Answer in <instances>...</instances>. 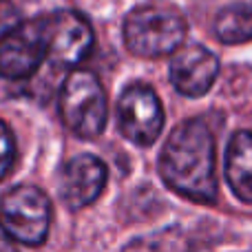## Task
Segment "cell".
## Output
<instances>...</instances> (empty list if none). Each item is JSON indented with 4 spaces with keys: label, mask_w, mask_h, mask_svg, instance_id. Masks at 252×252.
Here are the masks:
<instances>
[{
    "label": "cell",
    "mask_w": 252,
    "mask_h": 252,
    "mask_svg": "<svg viewBox=\"0 0 252 252\" xmlns=\"http://www.w3.org/2000/svg\"><path fill=\"white\" fill-rule=\"evenodd\" d=\"M159 175L179 197L197 204H213L217 199L215 137L204 120H186L170 130L159 155Z\"/></svg>",
    "instance_id": "obj_1"
},
{
    "label": "cell",
    "mask_w": 252,
    "mask_h": 252,
    "mask_svg": "<svg viewBox=\"0 0 252 252\" xmlns=\"http://www.w3.org/2000/svg\"><path fill=\"white\" fill-rule=\"evenodd\" d=\"M186 33V20L173 9L157 4L133 9L124 20V44L139 58L173 56L184 44Z\"/></svg>",
    "instance_id": "obj_2"
},
{
    "label": "cell",
    "mask_w": 252,
    "mask_h": 252,
    "mask_svg": "<svg viewBox=\"0 0 252 252\" xmlns=\"http://www.w3.org/2000/svg\"><path fill=\"white\" fill-rule=\"evenodd\" d=\"M62 124L82 139L102 135L109 120V102L100 80L87 69H75L66 75L60 89Z\"/></svg>",
    "instance_id": "obj_3"
},
{
    "label": "cell",
    "mask_w": 252,
    "mask_h": 252,
    "mask_svg": "<svg viewBox=\"0 0 252 252\" xmlns=\"http://www.w3.org/2000/svg\"><path fill=\"white\" fill-rule=\"evenodd\" d=\"M51 226V201L31 184L11 188L0 201V228L9 239L25 246L44 244Z\"/></svg>",
    "instance_id": "obj_4"
},
{
    "label": "cell",
    "mask_w": 252,
    "mask_h": 252,
    "mask_svg": "<svg viewBox=\"0 0 252 252\" xmlns=\"http://www.w3.org/2000/svg\"><path fill=\"white\" fill-rule=\"evenodd\" d=\"M49 40L44 16L18 20L0 35V75L7 80L31 78L47 60Z\"/></svg>",
    "instance_id": "obj_5"
},
{
    "label": "cell",
    "mask_w": 252,
    "mask_h": 252,
    "mask_svg": "<svg viewBox=\"0 0 252 252\" xmlns=\"http://www.w3.org/2000/svg\"><path fill=\"white\" fill-rule=\"evenodd\" d=\"M118 126L128 142L151 146L164 128V106L146 84H130L118 100Z\"/></svg>",
    "instance_id": "obj_6"
},
{
    "label": "cell",
    "mask_w": 252,
    "mask_h": 252,
    "mask_svg": "<svg viewBox=\"0 0 252 252\" xmlns=\"http://www.w3.org/2000/svg\"><path fill=\"white\" fill-rule=\"evenodd\" d=\"M44 22L49 40L47 60H51L56 66H78L91 56L95 35L91 22L82 13L62 9L44 16Z\"/></svg>",
    "instance_id": "obj_7"
},
{
    "label": "cell",
    "mask_w": 252,
    "mask_h": 252,
    "mask_svg": "<svg viewBox=\"0 0 252 252\" xmlns=\"http://www.w3.org/2000/svg\"><path fill=\"white\" fill-rule=\"evenodd\" d=\"M219 75V60L201 44L179 47L170 58L168 78L173 87L186 97H201L213 89Z\"/></svg>",
    "instance_id": "obj_8"
},
{
    "label": "cell",
    "mask_w": 252,
    "mask_h": 252,
    "mask_svg": "<svg viewBox=\"0 0 252 252\" xmlns=\"http://www.w3.org/2000/svg\"><path fill=\"white\" fill-rule=\"evenodd\" d=\"M109 179L106 164L91 153L71 157L60 175V197L71 210L91 206L102 195Z\"/></svg>",
    "instance_id": "obj_9"
},
{
    "label": "cell",
    "mask_w": 252,
    "mask_h": 252,
    "mask_svg": "<svg viewBox=\"0 0 252 252\" xmlns=\"http://www.w3.org/2000/svg\"><path fill=\"white\" fill-rule=\"evenodd\" d=\"M226 182L246 204H252V133L239 130L226 148Z\"/></svg>",
    "instance_id": "obj_10"
},
{
    "label": "cell",
    "mask_w": 252,
    "mask_h": 252,
    "mask_svg": "<svg viewBox=\"0 0 252 252\" xmlns=\"http://www.w3.org/2000/svg\"><path fill=\"white\" fill-rule=\"evenodd\" d=\"M215 35L223 44H244L252 40V7L244 2L228 4L215 20Z\"/></svg>",
    "instance_id": "obj_11"
},
{
    "label": "cell",
    "mask_w": 252,
    "mask_h": 252,
    "mask_svg": "<svg viewBox=\"0 0 252 252\" xmlns=\"http://www.w3.org/2000/svg\"><path fill=\"white\" fill-rule=\"evenodd\" d=\"M16 161V139L7 124L0 120V182L11 173Z\"/></svg>",
    "instance_id": "obj_12"
},
{
    "label": "cell",
    "mask_w": 252,
    "mask_h": 252,
    "mask_svg": "<svg viewBox=\"0 0 252 252\" xmlns=\"http://www.w3.org/2000/svg\"><path fill=\"white\" fill-rule=\"evenodd\" d=\"M18 22V9L11 0H0V35Z\"/></svg>",
    "instance_id": "obj_13"
}]
</instances>
